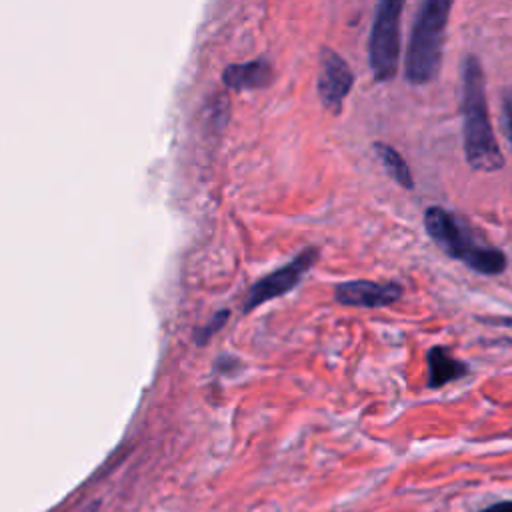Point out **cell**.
I'll return each mask as SVG.
<instances>
[{
	"label": "cell",
	"instance_id": "obj_1",
	"mask_svg": "<svg viewBox=\"0 0 512 512\" xmlns=\"http://www.w3.org/2000/svg\"><path fill=\"white\" fill-rule=\"evenodd\" d=\"M462 136L464 156L472 170L496 172L504 166L488 116L484 70L474 54H468L462 64Z\"/></svg>",
	"mask_w": 512,
	"mask_h": 512
},
{
	"label": "cell",
	"instance_id": "obj_2",
	"mask_svg": "<svg viewBox=\"0 0 512 512\" xmlns=\"http://www.w3.org/2000/svg\"><path fill=\"white\" fill-rule=\"evenodd\" d=\"M424 228L440 250L478 274L498 276L508 266V258L502 250L482 244L468 222L442 206L426 208Z\"/></svg>",
	"mask_w": 512,
	"mask_h": 512
},
{
	"label": "cell",
	"instance_id": "obj_3",
	"mask_svg": "<svg viewBox=\"0 0 512 512\" xmlns=\"http://www.w3.org/2000/svg\"><path fill=\"white\" fill-rule=\"evenodd\" d=\"M452 0H426L412 24L404 58L406 82L422 86L438 76Z\"/></svg>",
	"mask_w": 512,
	"mask_h": 512
},
{
	"label": "cell",
	"instance_id": "obj_4",
	"mask_svg": "<svg viewBox=\"0 0 512 512\" xmlns=\"http://www.w3.org/2000/svg\"><path fill=\"white\" fill-rule=\"evenodd\" d=\"M402 8V0H382L374 10L368 40V62L376 82H388L398 72Z\"/></svg>",
	"mask_w": 512,
	"mask_h": 512
},
{
	"label": "cell",
	"instance_id": "obj_5",
	"mask_svg": "<svg viewBox=\"0 0 512 512\" xmlns=\"http://www.w3.org/2000/svg\"><path fill=\"white\" fill-rule=\"evenodd\" d=\"M318 260V248L316 246H308L302 252H298L290 262H286L284 266L276 268L274 272L262 276L258 282H254L248 290V296L244 300V314L256 310L258 306L284 296L288 292H292L302 278L306 276V272L316 264Z\"/></svg>",
	"mask_w": 512,
	"mask_h": 512
},
{
	"label": "cell",
	"instance_id": "obj_6",
	"mask_svg": "<svg viewBox=\"0 0 512 512\" xmlns=\"http://www.w3.org/2000/svg\"><path fill=\"white\" fill-rule=\"evenodd\" d=\"M352 86H354V72L348 66V62L332 48H322L320 72H318V84H316L322 106L332 114H340Z\"/></svg>",
	"mask_w": 512,
	"mask_h": 512
},
{
	"label": "cell",
	"instance_id": "obj_7",
	"mask_svg": "<svg viewBox=\"0 0 512 512\" xmlns=\"http://www.w3.org/2000/svg\"><path fill=\"white\" fill-rule=\"evenodd\" d=\"M404 296V288L398 282H374V280H348L334 288V300L352 308H388Z\"/></svg>",
	"mask_w": 512,
	"mask_h": 512
},
{
	"label": "cell",
	"instance_id": "obj_8",
	"mask_svg": "<svg viewBox=\"0 0 512 512\" xmlns=\"http://www.w3.org/2000/svg\"><path fill=\"white\" fill-rule=\"evenodd\" d=\"M222 82L234 92L262 90L274 82V68L266 58L228 64L222 72Z\"/></svg>",
	"mask_w": 512,
	"mask_h": 512
},
{
	"label": "cell",
	"instance_id": "obj_9",
	"mask_svg": "<svg viewBox=\"0 0 512 512\" xmlns=\"http://www.w3.org/2000/svg\"><path fill=\"white\" fill-rule=\"evenodd\" d=\"M426 364H428V378H426L428 388H440L452 380H458L470 374V366L458 360L456 356H452L446 346H432L426 352Z\"/></svg>",
	"mask_w": 512,
	"mask_h": 512
},
{
	"label": "cell",
	"instance_id": "obj_10",
	"mask_svg": "<svg viewBox=\"0 0 512 512\" xmlns=\"http://www.w3.org/2000/svg\"><path fill=\"white\" fill-rule=\"evenodd\" d=\"M376 156L380 158L384 170L388 172V176L402 188L412 190L414 188V178L410 172V166L404 162V158L398 154V150H394L392 146H388L386 142H374L372 144Z\"/></svg>",
	"mask_w": 512,
	"mask_h": 512
},
{
	"label": "cell",
	"instance_id": "obj_11",
	"mask_svg": "<svg viewBox=\"0 0 512 512\" xmlns=\"http://www.w3.org/2000/svg\"><path fill=\"white\" fill-rule=\"evenodd\" d=\"M228 316H230V312L228 310H220V312H216L210 320H208V324H204L198 332H196V344H206L224 324H226V320H228Z\"/></svg>",
	"mask_w": 512,
	"mask_h": 512
},
{
	"label": "cell",
	"instance_id": "obj_12",
	"mask_svg": "<svg viewBox=\"0 0 512 512\" xmlns=\"http://www.w3.org/2000/svg\"><path fill=\"white\" fill-rule=\"evenodd\" d=\"M502 124H504V132L506 138L512 146V88H508L502 94Z\"/></svg>",
	"mask_w": 512,
	"mask_h": 512
},
{
	"label": "cell",
	"instance_id": "obj_13",
	"mask_svg": "<svg viewBox=\"0 0 512 512\" xmlns=\"http://www.w3.org/2000/svg\"><path fill=\"white\" fill-rule=\"evenodd\" d=\"M482 322L492 324V326H502L512 330V316H492V318H482Z\"/></svg>",
	"mask_w": 512,
	"mask_h": 512
},
{
	"label": "cell",
	"instance_id": "obj_14",
	"mask_svg": "<svg viewBox=\"0 0 512 512\" xmlns=\"http://www.w3.org/2000/svg\"><path fill=\"white\" fill-rule=\"evenodd\" d=\"M480 512H512V500H504V502H496L492 506H486Z\"/></svg>",
	"mask_w": 512,
	"mask_h": 512
}]
</instances>
